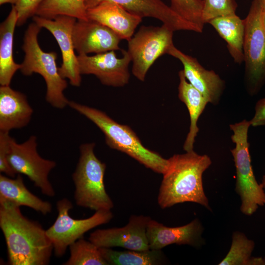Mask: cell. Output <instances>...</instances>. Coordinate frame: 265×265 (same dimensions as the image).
<instances>
[{
	"label": "cell",
	"mask_w": 265,
	"mask_h": 265,
	"mask_svg": "<svg viewBox=\"0 0 265 265\" xmlns=\"http://www.w3.org/2000/svg\"><path fill=\"white\" fill-rule=\"evenodd\" d=\"M45 0H18L14 5L17 12V26L24 24L27 20L35 15L39 6Z\"/></svg>",
	"instance_id": "cell-30"
},
{
	"label": "cell",
	"mask_w": 265,
	"mask_h": 265,
	"mask_svg": "<svg viewBox=\"0 0 265 265\" xmlns=\"http://www.w3.org/2000/svg\"><path fill=\"white\" fill-rule=\"evenodd\" d=\"M68 106L100 129L110 148L126 153L155 172L163 174L167 170L169 159L145 147L128 126L119 124L105 112L86 105L69 101Z\"/></svg>",
	"instance_id": "cell-3"
},
{
	"label": "cell",
	"mask_w": 265,
	"mask_h": 265,
	"mask_svg": "<svg viewBox=\"0 0 265 265\" xmlns=\"http://www.w3.org/2000/svg\"><path fill=\"white\" fill-rule=\"evenodd\" d=\"M203 231L202 225L197 218L185 225L175 227L165 226L151 219L146 234L150 249L159 250L173 244L200 247L204 243Z\"/></svg>",
	"instance_id": "cell-17"
},
{
	"label": "cell",
	"mask_w": 265,
	"mask_h": 265,
	"mask_svg": "<svg viewBox=\"0 0 265 265\" xmlns=\"http://www.w3.org/2000/svg\"><path fill=\"white\" fill-rule=\"evenodd\" d=\"M104 0L114 2L130 13L141 17L157 19L174 31L189 30L203 31L195 25L184 19L162 0H84L87 9L93 7Z\"/></svg>",
	"instance_id": "cell-14"
},
{
	"label": "cell",
	"mask_w": 265,
	"mask_h": 265,
	"mask_svg": "<svg viewBox=\"0 0 265 265\" xmlns=\"http://www.w3.org/2000/svg\"><path fill=\"white\" fill-rule=\"evenodd\" d=\"M255 110V115L250 120L251 126L253 127L265 126V98L257 102Z\"/></svg>",
	"instance_id": "cell-32"
},
{
	"label": "cell",
	"mask_w": 265,
	"mask_h": 265,
	"mask_svg": "<svg viewBox=\"0 0 265 265\" xmlns=\"http://www.w3.org/2000/svg\"><path fill=\"white\" fill-rule=\"evenodd\" d=\"M264 11L253 0L244 19L245 75L249 93L256 94L265 81V31Z\"/></svg>",
	"instance_id": "cell-7"
},
{
	"label": "cell",
	"mask_w": 265,
	"mask_h": 265,
	"mask_svg": "<svg viewBox=\"0 0 265 265\" xmlns=\"http://www.w3.org/2000/svg\"><path fill=\"white\" fill-rule=\"evenodd\" d=\"M73 207L71 202L63 198L56 203L58 214L53 224L46 230L52 242L56 257L63 256L69 246L82 238L90 230L109 222L113 218L110 210H99L85 219H74L69 211Z\"/></svg>",
	"instance_id": "cell-8"
},
{
	"label": "cell",
	"mask_w": 265,
	"mask_h": 265,
	"mask_svg": "<svg viewBox=\"0 0 265 265\" xmlns=\"http://www.w3.org/2000/svg\"><path fill=\"white\" fill-rule=\"evenodd\" d=\"M255 242L240 232H233L230 250L219 265H264L263 259L252 254Z\"/></svg>",
	"instance_id": "cell-25"
},
{
	"label": "cell",
	"mask_w": 265,
	"mask_h": 265,
	"mask_svg": "<svg viewBox=\"0 0 265 265\" xmlns=\"http://www.w3.org/2000/svg\"><path fill=\"white\" fill-rule=\"evenodd\" d=\"M171 8L186 21L203 30L202 0H170Z\"/></svg>",
	"instance_id": "cell-28"
},
{
	"label": "cell",
	"mask_w": 265,
	"mask_h": 265,
	"mask_svg": "<svg viewBox=\"0 0 265 265\" xmlns=\"http://www.w3.org/2000/svg\"><path fill=\"white\" fill-rule=\"evenodd\" d=\"M12 137L8 132L0 131V171L11 178H15L16 173L8 160L10 141Z\"/></svg>",
	"instance_id": "cell-31"
},
{
	"label": "cell",
	"mask_w": 265,
	"mask_h": 265,
	"mask_svg": "<svg viewBox=\"0 0 265 265\" xmlns=\"http://www.w3.org/2000/svg\"><path fill=\"white\" fill-rule=\"evenodd\" d=\"M94 143L80 147V158L72 174L76 204L95 211L111 210L114 206L104 184L106 165L96 156Z\"/></svg>",
	"instance_id": "cell-5"
},
{
	"label": "cell",
	"mask_w": 265,
	"mask_h": 265,
	"mask_svg": "<svg viewBox=\"0 0 265 265\" xmlns=\"http://www.w3.org/2000/svg\"><path fill=\"white\" fill-rule=\"evenodd\" d=\"M33 109L26 96L11 88L0 87V131L21 129L30 122Z\"/></svg>",
	"instance_id": "cell-19"
},
{
	"label": "cell",
	"mask_w": 265,
	"mask_h": 265,
	"mask_svg": "<svg viewBox=\"0 0 265 265\" xmlns=\"http://www.w3.org/2000/svg\"><path fill=\"white\" fill-rule=\"evenodd\" d=\"M70 256L64 265H108L100 247L82 238L69 246Z\"/></svg>",
	"instance_id": "cell-27"
},
{
	"label": "cell",
	"mask_w": 265,
	"mask_h": 265,
	"mask_svg": "<svg viewBox=\"0 0 265 265\" xmlns=\"http://www.w3.org/2000/svg\"><path fill=\"white\" fill-rule=\"evenodd\" d=\"M263 262H264V265H265V257L263 258Z\"/></svg>",
	"instance_id": "cell-37"
},
{
	"label": "cell",
	"mask_w": 265,
	"mask_h": 265,
	"mask_svg": "<svg viewBox=\"0 0 265 265\" xmlns=\"http://www.w3.org/2000/svg\"><path fill=\"white\" fill-rule=\"evenodd\" d=\"M250 121L243 120L230 125L235 147L231 150L236 171L235 191L241 200L240 210L247 216L254 213L259 206L265 205V191L255 177L248 142Z\"/></svg>",
	"instance_id": "cell-6"
},
{
	"label": "cell",
	"mask_w": 265,
	"mask_h": 265,
	"mask_svg": "<svg viewBox=\"0 0 265 265\" xmlns=\"http://www.w3.org/2000/svg\"><path fill=\"white\" fill-rule=\"evenodd\" d=\"M17 23V12L13 5L8 16L0 25V84L10 85L21 64L15 62L13 55V38Z\"/></svg>",
	"instance_id": "cell-22"
},
{
	"label": "cell",
	"mask_w": 265,
	"mask_h": 265,
	"mask_svg": "<svg viewBox=\"0 0 265 265\" xmlns=\"http://www.w3.org/2000/svg\"><path fill=\"white\" fill-rule=\"evenodd\" d=\"M180 82L178 86V97L186 106L190 116L189 130L184 144L186 152L193 150V145L199 132L197 122L209 103L206 98L186 79L183 70L179 72Z\"/></svg>",
	"instance_id": "cell-21"
},
{
	"label": "cell",
	"mask_w": 265,
	"mask_h": 265,
	"mask_svg": "<svg viewBox=\"0 0 265 265\" xmlns=\"http://www.w3.org/2000/svg\"><path fill=\"white\" fill-rule=\"evenodd\" d=\"M227 43L228 51L234 61H244L243 43L245 33L244 20L236 14L220 16L208 23Z\"/></svg>",
	"instance_id": "cell-23"
},
{
	"label": "cell",
	"mask_w": 265,
	"mask_h": 265,
	"mask_svg": "<svg viewBox=\"0 0 265 265\" xmlns=\"http://www.w3.org/2000/svg\"><path fill=\"white\" fill-rule=\"evenodd\" d=\"M122 57L118 58L114 51L92 56L79 54L77 59L81 75H94L106 86L122 87L130 78L129 66L132 61L127 51L121 50Z\"/></svg>",
	"instance_id": "cell-12"
},
{
	"label": "cell",
	"mask_w": 265,
	"mask_h": 265,
	"mask_svg": "<svg viewBox=\"0 0 265 265\" xmlns=\"http://www.w3.org/2000/svg\"><path fill=\"white\" fill-rule=\"evenodd\" d=\"M33 22L41 28L49 30L56 39L60 49L62 63L58 68L61 76L69 80L70 84L79 86L81 82L77 56L75 54L73 41V29L77 21L75 18L59 15L53 19L35 15Z\"/></svg>",
	"instance_id": "cell-11"
},
{
	"label": "cell",
	"mask_w": 265,
	"mask_h": 265,
	"mask_svg": "<svg viewBox=\"0 0 265 265\" xmlns=\"http://www.w3.org/2000/svg\"><path fill=\"white\" fill-rule=\"evenodd\" d=\"M35 15L51 19L65 15L78 20H88L84 0H45L39 6Z\"/></svg>",
	"instance_id": "cell-26"
},
{
	"label": "cell",
	"mask_w": 265,
	"mask_h": 265,
	"mask_svg": "<svg viewBox=\"0 0 265 265\" xmlns=\"http://www.w3.org/2000/svg\"><path fill=\"white\" fill-rule=\"evenodd\" d=\"M35 135H31L24 142L17 143L12 137L8 160L16 174L26 175L40 189L42 193L54 197L55 191L48 177L56 164L54 161L45 159L39 155Z\"/></svg>",
	"instance_id": "cell-10"
},
{
	"label": "cell",
	"mask_w": 265,
	"mask_h": 265,
	"mask_svg": "<svg viewBox=\"0 0 265 265\" xmlns=\"http://www.w3.org/2000/svg\"><path fill=\"white\" fill-rule=\"evenodd\" d=\"M174 31L164 24L141 26L128 41L127 52L132 62V73L144 81L151 66L173 45Z\"/></svg>",
	"instance_id": "cell-9"
},
{
	"label": "cell",
	"mask_w": 265,
	"mask_h": 265,
	"mask_svg": "<svg viewBox=\"0 0 265 265\" xmlns=\"http://www.w3.org/2000/svg\"><path fill=\"white\" fill-rule=\"evenodd\" d=\"M263 22H264V29H265V12H264Z\"/></svg>",
	"instance_id": "cell-36"
},
{
	"label": "cell",
	"mask_w": 265,
	"mask_h": 265,
	"mask_svg": "<svg viewBox=\"0 0 265 265\" xmlns=\"http://www.w3.org/2000/svg\"><path fill=\"white\" fill-rule=\"evenodd\" d=\"M72 36L75 50L79 54L121 50L120 37L108 27L93 20H78Z\"/></svg>",
	"instance_id": "cell-15"
},
{
	"label": "cell",
	"mask_w": 265,
	"mask_h": 265,
	"mask_svg": "<svg viewBox=\"0 0 265 265\" xmlns=\"http://www.w3.org/2000/svg\"><path fill=\"white\" fill-rule=\"evenodd\" d=\"M0 227L10 265H47L53 246L46 230L25 217L20 207L0 202Z\"/></svg>",
	"instance_id": "cell-1"
},
{
	"label": "cell",
	"mask_w": 265,
	"mask_h": 265,
	"mask_svg": "<svg viewBox=\"0 0 265 265\" xmlns=\"http://www.w3.org/2000/svg\"><path fill=\"white\" fill-rule=\"evenodd\" d=\"M150 219L147 216L132 215L125 226L97 229L90 234L88 239L99 247L147 250L150 249L146 230Z\"/></svg>",
	"instance_id": "cell-13"
},
{
	"label": "cell",
	"mask_w": 265,
	"mask_h": 265,
	"mask_svg": "<svg viewBox=\"0 0 265 265\" xmlns=\"http://www.w3.org/2000/svg\"><path fill=\"white\" fill-rule=\"evenodd\" d=\"M0 202L26 206L46 215L51 212V204L31 193L24 183L21 174L15 178L0 175Z\"/></svg>",
	"instance_id": "cell-20"
},
{
	"label": "cell",
	"mask_w": 265,
	"mask_h": 265,
	"mask_svg": "<svg viewBox=\"0 0 265 265\" xmlns=\"http://www.w3.org/2000/svg\"><path fill=\"white\" fill-rule=\"evenodd\" d=\"M18 0H0V4L2 5L5 3H11L15 5Z\"/></svg>",
	"instance_id": "cell-33"
},
{
	"label": "cell",
	"mask_w": 265,
	"mask_h": 265,
	"mask_svg": "<svg viewBox=\"0 0 265 265\" xmlns=\"http://www.w3.org/2000/svg\"><path fill=\"white\" fill-rule=\"evenodd\" d=\"M265 191V175H264L263 176L262 180V183H261Z\"/></svg>",
	"instance_id": "cell-35"
},
{
	"label": "cell",
	"mask_w": 265,
	"mask_h": 265,
	"mask_svg": "<svg viewBox=\"0 0 265 265\" xmlns=\"http://www.w3.org/2000/svg\"><path fill=\"white\" fill-rule=\"evenodd\" d=\"M260 6L262 10L265 12V0H255Z\"/></svg>",
	"instance_id": "cell-34"
},
{
	"label": "cell",
	"mask_w": 265,
	"mask_h": 265,
	"mask_svg": "<svg viewBox=\"0 0 265 265\" xmlns=\"http://www.w3.org/2000/svg\"><path fill=\"white\" fill-rule=\"evenodd\" d=\"M88 20L96 21L115 32L127 41L133 35L142 18L132 14L114 2L104 0L86 9Z\"/></svg>",
	"instance_id": "cell-18"
},
{
	"label": "cell",
	"mask_w": 265,
	"mask_h": 265,
	"mask_svg": "<svg viewBox=\"0 0 265 265\" xmlns=\"http://www.w3.org/2000/svg\"><path fill=\"white\" fill-rule=\"evenodd\" d=\"M108 265H159L167 264V259L161 249L143 251H116L111 248L100 247Z\"/></svg>",
	"instance_id": "cell-24"
},
{
	"label": "cell",
	"mask_w": 265,
	"mask_h": 265,
	"mask_svg": "<svg viewBox=\"0 0 265 265\" xmlns=\"http://www.w3.org/2000/svg\"><path fill=\"white\" fill-rule=\"evenodd\" d=\"M167 54L178 59L182 63L183 72L186 80L214 105H217L225 87L224 81L212 70L204 68L197 59L187 55L174 44Z\"/></svg>",
	"instance_id": "cell-16"
},
{
	"label": "cell",
	"mask_w": 265,
	"mask_h": 265,
	"mask_svg": "<svg viewBox=\"0 0 265 265\" xmlns=\"http://www.w3.org/2000/svg\"><path fill=\"white\" fill-rule=\"evenodd\" d=\"M202 19L204 24L215 18L235 14L238 4L235 0H202Z\"/></svg>",
	"instance_id": "cell-29"
},
{
	"label": "cell",
	"mask_w": 265,
	"mask_h": 265,
	"mask_svg": "<svg viewBox=\"0 0 265 265\" xmlns=\"http://www.w3.org/2000/svg\"><path fill=\"white\" fill-rule=\"evenodd\" d=\"M41 28L33 22L26 30L22 46L25 57L20 70L25 76H30L33 73L40 74L47 86L46 101L55 108L63 109L68 106L69 101L63 93L67 82L59 73L56 63L57 53L54 52H45L39 45L38 35Z\"/></svg>",
	"instance_id": "cell-4"
},
{
	"label": "cell",
	"mask_w": 265,
	"mask_h": 265,
	"mask_svg": "<svg viewBox=\"0 0 265 265\" xmlns=\"http://www.w3.org/2000/svg\"><path fill=\"white\" fill-rule=\"evenodd\" d=\"M158 197L161 209L184 202H193L211 211L203 185L202 176L212 164L210 158L193 150L168 159Z\"/></svg>",
	"instance_id": "cell-2"
}]
</instances>
